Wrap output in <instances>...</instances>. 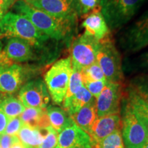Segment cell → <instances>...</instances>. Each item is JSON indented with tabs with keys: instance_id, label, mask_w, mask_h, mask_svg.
I'll use <instances>...</instances> for the list:
<instances>
[{
	"instance_id": "cell-1",
	"label": "cell",
	"mask_w": 148,
	"mask_h": 148,
	"mask_svg": "<svg viewBox=\"0 0 148 148\" xmlns=\"http://www.w3.org/2000/svg\"><path fill=\"white\" fill-rule=\"evenodd\" d=\"M12 8L16 13L28 18L40 32L51 39H67L73 32L75 23L53 17L23 0H17Z\"/></svg>"
},
{
	"instance_id": "cell-2",
	"label": "cell",
	"mask_w": 148,
	"mask_h": 148,
	"mask_svg": "<svg viewBox=\"0 0 148 148\" xmlns=\"http://www.w3.org/2000/svg\"><path fill=\"white\" fill-rule=\"evenodd\" d=\"M12 38H21L36 48L42 47L49 39L25 16L8 12L0 21V39Z\"/></svg>"
},
{
	"instance_id": "cell-3",
	"label": "cell",
	"mask_w": 148,
	"mask_h": 148,
	"mask_svg": "<svg viewBox=\"0 0 148 148\" xmlns=\"http://www.w3.org/2000/svg\"><path fill=\"white\" fill-rule=\"evenodd\" d=\"M145 0H100L99 8L109 29H116L135 15Z\"/></svg>"
},
{
	"instance_id": "cell-4",
	"label": "cell",
	"mask_w": 148,
	"mask_h": 148,
	"mask_svg": "<svg viewBox=\"0 0 148 148\" xmlns=\"http://www.w3.org/2000/svg\"><path fill=\"white\" fill-rule=\"evenodd\" d=\"M72 72L70 57L55 62L45 73L44 79L53 103L60 105L65 97Z\"/></svg>"
},
{
	"instance_id": "cell-5",
	"label": "cell",
	"mask_w": 148,
	"mask_h": 148,
	"mask_svg": "<svg viewBox=\"0 0 148 148\" xmlns=\"http://www.w3.org/2000/svg\"><path fill=\"white\" fill-rule=\"evenodd\" d=\"M96 61L107 82L121 83L123 79L121 57L110 36L100 40Z\"/></svg>"
},
{
	"instance_id": "cell-6",
	"label": "cell",
	"mask_w": 148,
	"mask_h": 148,
	"mask_svg": "<svg viewBox=\"0 0 148 148\" xmlns=\"http://www.w3.org/2000/svg\"><path fill=\"white\" fill-rule=\"evenodd\" d=\"M121 134L125 148H143L148 143V129L125 101Z\"/></svg>"
},
{
	"instance_id": "cell-7",
	"label": "cell",
	"mask_w": 148,
	"mask_h": 148,
	"mask_svg": "<svg viewBox=\"0 0 148 148\" xmlns=\"http://www.w3.org/2000/svg\"><path fill=\"white\" fill-rule=\"evenodd\" d=\"M100 41L84 32L77 37L70 48L72 68L82 71L96 62Z\"/></svg>"
},
{
	"instance_id": "cell-8",
	"label": "cell",
	"mask_w": 148,
	"mask_h": 148,
	"mask_svg": "<svg viewBox=\"0 0 148 148\" xmlns=\"http://www.w3.org/2000/svg\"><path fill=\"white\" fill-rule=\"evenodd\" d=\"M26 3L53 17L74 23L82 15L77 0H33Z\"/></svg>"
},
{
	"instance_id": "cell-9",
	"label": "cell",
	"mask_w": 148,
	"mask_h": 148,
	"mask_svg": "<svg viewBox=\"0 0 148 148\" xmlns=\"http://www.w3.org/2000/svg\"><path fill=\"white\" fill-rule=\"evenodd\" d=\"M18 97L25 108H47L51 98L45 81L40 78L30 80L23 85Z\"/></svg>"
},
{
	"instance_id": "cell-10",
	"label": "cell",
	"mask_w": 148,
	"mask_h": 148,
	"mask_svg": "<svg viewBox=\"0 0 148 148\" xmlns=\"http://www.w3.org/2000/svg\"><path fill=\"white\" fill-rule=\"evenodd\" d=\"M35 59L33 46L23 39L10 38L0 53V67Z\"/></svg>"
},
{
	"instance_id": "cell-11",
	"label": "cell",
	"mask_w": 148,
	"mask_h": 148,
	"mask_svg": "<svg viewBox=\"0 0 148 148\" xmlns=\"http://www.w3.org/2000/svg\"><path fill=\"white\" fill-rule=\"evenodd\" d=\"M121 98V83L107 82L102 91L95 99L97 117L119 114Z\"/></svg>"
},
{
	"instance_id": "cell-12",
	"label": "cell",
	"mask_w": 148,
	"mask_h": 148,
	"mask_svg": "<svg viewBox=\"0 0 148 148\" xmlns=\"http://www.w3.org/2000/svg\"><path fill=\"white\" fill-rule=\"evenodd\" d=\"M121 42L128 52H137L148 46V11L127 29Z\"/></svg>"
},
{
	"instance_id": "cell-13",
	"label": "cell",
	"mask_w": 148,
	"mask_h": 148,
	"mask_svg": "<svg viewBox=\"0 0 148 148\" xmlns=\"http://www.w3.org/2000/svg\"><path fill=\"white\" fill-rule=\"evenodd\" d=\"M29 75V69L18 64L0 67V92L11 95L18 91Z\"/></svg>"
},
{
	"instance_id": "cell-14",
	"label": "cell",
	"mask_w": 148,
	"mask_h": 148,
	"mask_svg": "<svg viewBox=\"0 0 148 148\" xmlns=\"http://www.w3.org/2000/svg\"><path fill=\"white\" fill-rule=\"evenodd\" d=\"M57 146L60 148H93L88 133L74 121L58 133Z\"/></svg>"
},
{
	"instance_id": "cell-15",
	"label": "cell",
	"mask_w": 148,
	"mask_h": 148,
	"mask_svg": "<svg viewBox=\"0 0 148 148\" xmlns=\"http://www.w3.org/2000/svg\"><path fill=\"white\" fill-rule=\"evenodd\" d=\"M122 119L120 114H108L97 117L92 125L89 136L92 146L117 130H121Z\"/></svg>"
},
{
	"instance_id": "cell-16",
	"label": "cell",
	"mask_w": 148,
	"mask_h": 148,
	"mask_svg": "<svg viewBox=\"0 0 148 148\" xmlns=\"http://www.w3.org/2000/svg\"><path fill=\"white\" fill-rule=\"evenodd\" d=\"M82 25L85 29L84 32L99 41L110 36V29L99 8L88 13L82 22Z\"/></svg>"
},
{
	"instance_id": "cell-17",
	"label": "cell",
	"mask_w": 148,
	"mask_h": 148,
	"mask_svg": "<svg viewBox=\"0 0 148 148\" xmlns=\"http://www.w3.org/2000/svg\"><path fill=\"white\" fill-rule=\"evenodd\" d=\"M23 124L43 130L50 126L46 108H25L23 113L19 116Z\"/></svg>"
},
{
	"instance_id": "cell-18",
	"label": "cell",
	"mask_w": 148,
	"mask_h": 148,
	"mask_svg": "<svg viewBox=\"0 0 148 148\" xmlns=\"http://www.w3.org/2000/svg\"><path fill=\"white\" fill-rule=\"evenodd\" d=\"M71 117L80 128L89 135L92 125L97 119L95 99L83 106Z\"/></svg>"
},
{
	"instance_id": "cell-19",
	"label": "cell",
	"mask_w": 148,
	"mask_h": 148,
	"mask_svg": "<svg viewBox=\"0 0 148 148\" xmlns=\"http://www.w3.org/2000/svg\"><path fill=\"white\" fill-rule=\"evenodd\" d=\"M51 126L58 133L68 127L74 121L64 108L49 106L46 108Z\"/></svg>"
},
{
	"instance_id": "cell-20",
	"label": "cell",
	"mask_w": 148,
	"mask_h": 148,
	"mask_svg": "<svg viewBox=\"0 0 148 148\" xmlns=\"http://www.w3.org/2000/svg\"><path fill=\"white\" fill-rule=\"evenodd\" d=\"M95 99V98L84 86L67 102L62 103V105H63L64 109L67 112V113L70 116H72L76 113L83 106L94 101Z\"/></svg>"
},
{
	"instance_id": "cell-21",
	"label": "cell",
	"mask_w": 148,
	"mask_h": 148,
	"mask_svg": "<svg viewBox=\"0 0 148 148\" xmlns=\"http://www.w3.org/2000/svg\"><path fill=\"white\" fill-rule=\"evenodd\" d=\"M17 136L27 148H38L43 139V132L37 128L23 124Z\"/></svg>"
},
{
	"instance_id": "cell-22",
	"label": "cell",
	"mask_w": 148,
	"mask_h": 148,
	"mask_svg": "<svg viewBox=\"0 0 148 148\" xmlns=\"http://www.w3.org/2000/svg\"><path fill=\"white\" fill-rule=\"evenodd\" d=\"M127 103L133 112L141 120L148 129V104L134 90L129 88L126 98Z\"/></svg>"
},
{
	"instance_id": "cell-23",
	"label": "cell",
	"mask_w": 148,
	"mask_h": 148,
	"mask_svg": "<svg viewBox=\"0 0 148 148\" xmlns=\"http://www.w3.org/2000/svg\"><path fill=\"white\" fill-rule=\"evenodd\" d=\"M0 109L10 119L21 115L25 107L19 99L9 95L0 101Z\"/></svg>"
},
{
	"instance_id": "cell-24",
	"label": "cell",
	"mask_w": 148,
	"mask_h": 148,
	"mask_svg": "<svg viewBox=\"0 0 148 148\" xmlns=\"http://www.w3.org/2000/svg\"><path fill=\"white\" fill-rule=\"evenodd\" d=\"M84 86V82L81 71L72 68V72L70 76L69 86L62 103L67 102L73 96L77 93Z\"/></svg>"
},
{
	"instance_id": "cell-25",
	"label": "cell",
	"mask_w": 148,
	"mask_h": 148,
	"mask_svg": "<svg viewBox=\"0 0 148 148\" xmlns=\"http://www.w3.org/2000/svg\"><path fill=\"white\" fill-rule=\"evenodd\" d=\"M94 148H125L121 130H117L94 144Z\"/></svg>"
},
{
	"instance_id": "cell-26",
	"label": "cell",
	"mask_w": 148,
	"mask_h": 148,
	"mask_svg": "<svg viewBox=\"0 0 148 148\" xmlns=\"http://www.w3.org/2000/svg\"><path fill=\"white\" fill-rule=\"evenodd\" d=\"M148 104V74L132 79L130 87Z\"/></svg>"
},
{
	"instance_id": "cell-27",
	"label": "cell",
	"mask_w": 148,
	"mask_h": 148,
	"mask_svg": "<svg viewBox=\"0 0 148 148\" xmlns=\"http://www.w3.org/2000/svg\"><path fill=\"white\" fill-rule=\"evenodd\" d=\"M84 81H106V77L99 64L96 62L81 71Z\"/></svg>"
},
{
	"instance_id": "cell-28",
	"label": "cell",
	"mask_w": 148,
	"mask_h": 148,
	"mask_svg": "<svg viewBox=\"0 0 148 148\" xmlns=\"http://www.w3.org/2000/svg\"><path fill=\"white\" fill-rule=\"evenodd\" d=\"M43 132V139L38 148H56L58 145V133L49 126L42 130Z\"/></svg>"
},
{
	"instance_id": "cell-29",
	"label": "cell",
	"mask_w": 148,
	"mask_h": 148,
	"mask_svg": "<svg viewBox=\"0 0 148 148\" xmlns=\"http://www.w3.org/2000/svg\"><path fill=\"white\" fill-rule=\"evenodd\" d=\"M106 82L107 81H84V86L96 99L102 91Z\"/></svg>"
},
{
	"instance_id": "cell-30",
	"label": "cell",
	"mask_w": 148,
	"mask_h": 148,
	"mask_svg": "<svg viewBox=\"0 0 148 148\" xmlns=\"http://www.w3.org/2000/svg\"><path fill=\"white\" fill-rule=\"evenodd\" d=\"M81 14H87L99 8L100 0H77Z\"/></svg>"
},
{
	"instance_id": "cell-31",
	"label": "cell",
	"mask_w": 148,
	"mask_h": 148,
	"mask_svg": "<svg viewBox=\"0 0 148 148\" xmlns=\"http://www.w3.org/2000/svg\"><path fill=\"white\" fill-rule=\"evenodd\" d=\"M22 125H23V123L19 116L10 119L5 128V133L11 136H17Z\"/></svg>"
},
{
	"instance_id": "cell-32",
	"label": "cell",
	"mask_w": 148,
	"mask_h": 148,
	"mask_svg": "<svg viewBox=\"0 0 148 148\" xmlns=\"http://www.w3.org/2000/svg\"><path fill=\"white\" fill-rule=\"evenodd\" d=\"M19 139L17 136H11L5 133L0 134V146L1 148H10Z\"/></svg>"
},
{
	"instance_id": "cell-33",
	"label": "cell",
	"mask_w": 148,
	"mask_h": 148,
	"mask_svg": "<svg viewBox=\"0 0 148 148\" xmlns=\"http://www.w3.org/2000/svg\"><path fill=\"white\" fill-rule=\"evenodd\" d=\"M17 0H0V21L8 12Z\"/></svg>"
},
{
	"instance_id": "cell-34",
	"label": "cell",
	"mask_w": 148,
	"mask_h": 148,
	"mask_svg": "<svg viewBox=\"0 0 148 148\" xmlns=\"http://www.w3.org/2000/svg\"><path fill=\"white\" fill-rule=\"evenodd\" d=\"M138 68L142 71L148 72V51L139 57L138 62Z\"/></svg>"
},
{
	"instance_id": "cell-35",
	"label": "cell",
	"mask_w": 148,
	"mask_h": 148,
	"mask_svg": "<svg viewBox=\"0 0 148 148\" xmlns=\"http://www.w3.org/2000/svg\"><path fill=\"white\" fill-rule=\"evenodd\" d=\"M10 119L4 112L0 109V134L5 133V128L8 125Z\"/></svg>"
},
{
	"instance_id": "cell-36",
	"label": "cell",
	"mask_w": 148,
	"mask_h": 148,
	"mask_svg": "<svg viewBox=\"0 0 148 148\" xmlns=\"http://www.w3.org/2000/svg\"><path fill=\"white\" fill-rule=\"evenodd\" d=\"M10 148H27V147H25V146L24 145L21 141H20V140H18V141L16 142L15 143L13 144Z\"/></svg>"
},
{
	"instance_id": "cell-37",
	"label": "cell",
	"mask_w": 148,
	"mask_h": 148,
	"mask_svg": "<svg viewBox=\"0 0 148 148\" xmlns=\"http://www.w3.org/2000/svg\"><path fill=\"white\" fill-rule=\"evenodd\" d=\"M5 97V94H3L2 92H0V101H1L2 99Z\"/></svg>"
},
{
	"instance_id": "cell-38",
	"label": "cell",
	"mask_w": 148,
	"mask_h": 148,
	"mask_svg": "<svg viewBox=\"0 0 148 148\" xmlns=\"http://www.w3.org/2000/svg\"><path fill=\"white\" fill-rule=\"evenodd\" d=\"M3 49V47H2V43H1V41H0V53H1V51H2Z\"/></svg>"
},
{
	"instance_id": "cell-39",
	"label": "cell",
	"mask_w": 148,
	"mask_h": 148,
	"mask_svg": "<svg viewBox=\"0 0 148 148\" xmlns=\"http://www.w3.org/2000/svg\"><path fill=\"white\" fill-rule=\"evenodd\" d=\"M23 1H25V2H29V1H33V0H23Z\"/></svg>"
},
{
	"instance_id": "cell-40",
	"label": "cell",
	"mask_w": 148,
	"mask_h": 148,
	"mask_svg": "<svg viewBox=\"0 0 148 148\" xmlns=\"http://www.w3.org/2000/svg\"><path fill=\"white\" fill-rule=\"evenodd\" d=\"M143 148H148V143H147V144H146L145 146V147H144Z\"/></svg>"
},
{
	"instance_id": "cell-41",
	"label": "cell",
	"mask_w": 148,
	"mask_h": 148,
	"mask_svg": "<svg viewBox=\"0 0 148 148\" xmlns=\"http://www.w3.org/2000/svg\"><path fill=\"white\" fill-rule=\"evenodd\" d=\"M56 148H60V147H58V146H57V147H56Z\"/></svg>"
},
{
	"instance_id": "cell-42",
	"label": "cell",
	"mask_w": 148,
	"mask_h": 148,
	"mask_svg": "<svg viewBox=\"0 0 148 148\" xmlns=\"http://www.w3.org/2000/svg\"><path fill=\"white\" fill-rule=\"evenodd\" d=\"M0 148H1V146H0Z\"/></svg>"
}]
</instances>
